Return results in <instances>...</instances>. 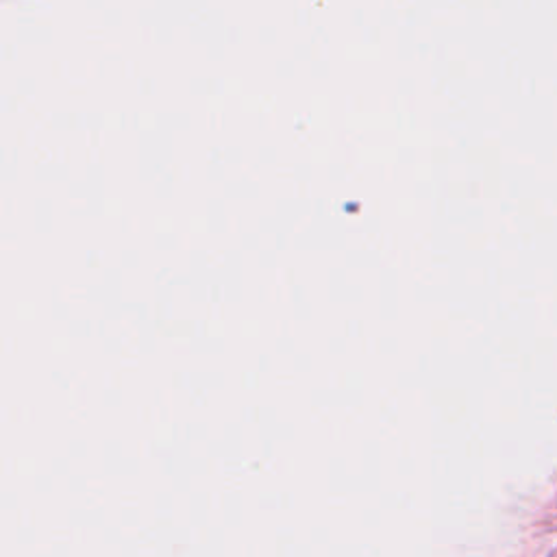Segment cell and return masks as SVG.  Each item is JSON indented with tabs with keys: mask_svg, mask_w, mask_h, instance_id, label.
Returning a JSON list of instances; mask_svg holds the SVG:
<instances>
[]
</instances>
